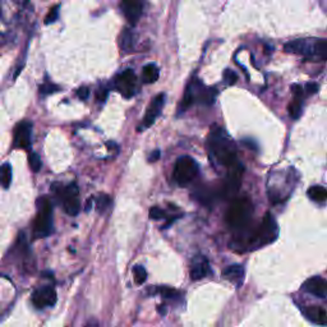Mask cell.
Wrapping results in <instances>:
<instances>
[{"label": "cell", "mask_w": 327, "mask_h": 327, "mask_svg": "<svg viewBox=\"0 0 327 327\" xmlns=\"http://www.w3.org/2000/svg\"><path fill=\"white\" fill-rule=\"evenodd\" d=\"M208 148L212 157H215V160L226 169L238 162L235 146L221 128H216L211 132L208 137Z\"/></svg>", "instance_id": "obj_1"}, {"label": "cell", "mask_w": 327, "mask_h": 327, "mask_svg": "<svg viewBox=\"0 0 327 327\" xmlns=\"http://www.w3.org/2000/svg\"><path fill=\"white\" fill-rule=\"evenodd\" d=\"M253 211L255 207L250 198H235L226 211V223L234 230H241L250 224Z\"/></svg>", "instance_id": "obj_2"}, {"label": "cell", "mask_w": 327, "mask_h": 327, "mask_svg": "<svg viewBox=\"0 0 327 327\" xmlns=\"http://www.w3.org/2000/svg\"><path fill=\"white\" fill-rule=\"evenodd\" d=\"M278 224H276L272 215L268 212L266 213L263 220L258 225V228L251 235L250 243L252 244L253 248L261 247V246H267V244L274 243L278 239Z\"/></svg>", "instance_id": "obj_3"}, {"label": "cell", "mask_w": 327, "mask_h": 327, "mask_svg": "<svg viewBox=\"0 0 327 327\" xmlns=\"http://www.w3.org/2000/svg\"><path fill=\"white\" fill-rule=\"evenodd\" d=\"M52 230V206L46 197L37 200V217L34 224V234L37 238L49 236Z\"/></svg>", "instance_id": "obj_4"}, {"label": "cell", "mask_w": 327, "mask_h": 327, "mask_svg": "<svg viewBox=\"0 0 327 327\" xmlns=\"http://www.w3.org/2000/svg\"><path fill=\"white\" fill-rule=\"evenodd\" d=\"M198 164L190 156H182L178 158L174 168V179L182 187L189 184L198 175Z\"/></svg>", "instance_id": "obj_5"}, {"label": "cell", "mask_w": 327, "mask_h": 327, "mask_svg": "<svg viewBox=\"0 0 327 327\" xmlns=\"http://www.w3.org/2000/svg\"><path fill=\"white\" fill-rule=\"evenodd\" d=\"M244 167L240 162L234 164L233 167L228 168V175L225 179V185H224V196L225 197H233L236 195L241 184V179H243Z\"/></svg>", "instance_id": "obj_6"}, {"label": "cell", "mask_w": 327, "mask_h": 327, "mask_svg": "<svg viewBox=\"0 0 327 327\" xmlns=\"http://www.w3.org/2000/svg\"><path fill=\"white\" fill-rule=\"evenodd\" d=\"M135 80L137 78L134 72L132 69H125L117 77L115 86L125 99H130L135 94Z\"/></svg>", "instance_id": "obj_7"}, {"label": "cell", "mask_w": 327, "mask_h": 327, "mask_svg": "<svg viewBox=\"0 0 327 327\" xmlns=\"http://www.w3.org/2000/svg\"><path fill=\"white\" fill-rule=\"evenodd\" d=\"M32 303L39 309L52 307L57 303V291L51 286H41L32 294Z\"/></svg>", "instance_id": "obj_8"}, {"label": "cell", "mask_w": 327, "mask_h": 327, "mask_svg": "<svg viewBox=\"0 0 327 327\" xmlns=\"http://www.w3.org/2000/svg\"><path fill=\"white\" fill-rule=\"evenodd\" d=\"M32 124L31 122H21L14 129V147L29 150L31 147Z\"/></svg>", "instance_id": "obj_9"}, {"label": "cell", "mask_w": 327, "mask_h": 327, "mask_svg": "<svg viewBox=\"0 0 327 327\" xmlns=\"http://www.w3.org/2000/svg\"><path fill=\"white\" fill-rule=\"evenodd\" d=\"M120 9L130 24H135L143 12V0H122Z\"/></svg>", "instance_id": "obj_10"}, {"label": "cell", "mask_w": 327, "mask_h": 327, "mask_svg": "<svg viewBox=\"0 0 327 327\" xmlns=\"http://www.w3.org/2000/svg\"><path fill=\"white\" fill-rule=\"evenodd\" d=\"M313 41L314 39H298L289 41L284 45V50L290 54L303 55L307 59L311 60L312 50H313Z\"/></svg>", "instance_id": "obj_11"}, {"label": "cell", "mask_w": 327, "mask_h": 327, "mask_svg": "<svg viewBox=\"0 0 327 327\" xmlns=\"http://www.w3.org/2000/svg\"><path fill=\"white\" fill-rule=\"evenodd\" d=\"M165 100H167L165 94L157 95V96L152 100L151 105L148 106L147 112H146L145 118H143V128L151 127V125L155 123V120L157 119V117L161 114V112H162V107L164 105H165Z\"/></svg>", "instance_id": "obj_12"}, {"label": "cell", "mask_w": 327, "mask_h": 327, "mask_svg": "<svg viewBox=\"0 0 327 327\" xmlns=\"http://www.w3.org/2000/svg\"><path fill=\"white\" fill-rule=\"evenodd\" d=\"M304 290L307 293L312 294L314 296H318V298H324L327 296V280L323 278H319V276H314V278L308 279V280L304 283Z\"/></svg>", "instance_id": "obj_13"}, {"label": "cell", "mask_w": 327, "mask_h": 327, "mask_svg": "<svg viewBox=\"0 0 327 327\" xmlns=\"http://www.w3.org/2000/svg\"><path fill=\"white\" fill-rule=\"evenodd\" d=\"M208 272H210V265H208L207 260L205 257H198L193 262L192 267H190V278H192V280H201V279L206 278Z\"/></svg>", "instance_id": "obj_14"}, {"label": "cell", "mask_w": 327, "mask_h": 327, "mask_svg": "<svg viewBox=\"0 0 327 327\" xmlns=\"http://www.w3.org/2000/svg\"><path fill=\"white\" fill-rule=\"evenodd\" d=\"M304 314H306L307 318L311 322H313V323L327 326V312L324 311L323 308H321V307H308V308L304 311Z\"/></svg>", "instance_id": "obj_15"}, {"label": "cell", "mask_w": 327, "mask_h": 327, "mask_svg": "<svg viewBox=\"0 0 327 327\" xmlns=\"http://www.w3.org/2000/svg\"><path fill=\"white\" fill-rule=\"evenodd\" d=\"M223 276L226 280L240 285L244 279V267L241 265H230L223 271Z\"/></svg>", "instance_id": "obj_16"}, {"label": "cell", "mask_w": 327, "mask_h": 327, "mask_svg": "<svg viewBox=\"0 0 327 327\" xmlns=\"http://www.w3.org/2000/svg\"><path fill=\"white\" fill-rule=\"evenodd\" d=\"M311 60H327V41L323 39H314Z\"/></svg>", "instance_id": "obj_17"}, {"label": "cell", "mask_w": 327, "mask_h": 327, "mask_svg": "<svg viewBox=\"0 0 327 327\" xmlns=\"http://www.w3.org/2000/svg\"><path fill=\"white\" fill-rule=\"evenodd\" d=\"M158 75H160V72L155 64H147L143 67L142 80L145 84H155L158 79Z\"/></svg>", "instance_id": "obj_18"}, {"label": "cell", "mask_w": 327, "mask_h": 327, "mask_svg": "<svg viewBox=\"0 0 327 327\" xmlns=\"http://www.w3.org/2000/svg\"><path fill=\"white\" fill-rule=\"evenodd\" d=\"M307 195L313 202L322 203L327 201V189L322 185H313V187H311L307 190Z\"/></svg>", "instance_id": "obj_19"}, {"label": "cell", "mask_w": 327, "mask_h": 327, "mask_svg": "<svg viewBox=\"0 0 327 327\" xmlns=\"http://www.w3.org/2000/svg\"><path fill=\"white\" fill-rule=\"evenodd\" d=\"M63 205H64V211L70 216H77L80 211V203L78 197H69L64 198L62 201Z\"/></svg>", "instance_id": "obj_20"}, {"label": "cell", "mask_w": 327, "mask_h": 327, "mask_svg": "<svg viewBox=\"0 0 327 327\" xmlns=\"http://www.w3.org/2000/svg\"><path fill=\"white\" fill-rule=\"evenodd\" d=\"M133 44H134V37H133L132 31L128 29L123 30L122 35L119 37V45L122 47V50H124V51H132Z\"/></svg>", "instance_id": "obj_21"}, {"label": "cell", "mask_w": 327, "mask_h": 327, "mask_svg": "<svg viewBox=\"0 0 327 327\" xmlns=\"http://www.w3.org/2000/svg\"><path fill=\"white\" fill-rule=\"evenodd\" d=\"M302 109H303V96H294L293 101L289 104V114L293 119H296V118L301 117Z\"/></svg>", "instance_id": "obj_22"}, {"label": "cell", "mask_w": 327, "mask_h": 327, "mask_svg": "<svg viewBox=\"0 0 327 327\" xmlns=\"http://www.w3.org/2000/svg\"><path fill=\"white\" fill-rule=\"evenodd\" d=\"M12 183V167L9 164H4L0 167V185L9 188Z\"/></svg>", "instance_id": "obj_23"}, {"label": "cell", "mask_w": 327, "mask_h": 327, "mask_svg": "<svg viewBox=\"0 0 327 327\" xmlns=\"http://www.w3.org/2000/svg\"><path fill=\"white\" fill-rule=\"evenodd\" d=\"M133 278H134L135 284L142 285V284H145V281L147 280V271H146V268L143 267V266H134V268H133Z\"/></svg>", "instance_id": "obj_24"}, {"label": "cell", "mask_w": 327, "mask_h": 327, "mask_svg": "<svg viewBox=\"0 0 327 327\" xmlns=\"http://www.w3.org/2000/svg\"><path fill=\"white\" fill-rule=\"evenodd\" d=\"M29 164H30V168H31L32 172H35V173L40 172V169H41V167H42V162H41V157H40L39 153L35 152V151H31V152L29 153Z\"/></svg>", "instance_id": "obj_25"}, {"label": "cell", "mask_w": 327, "mask_h": 327, "mask_svg": "<svg viewBox=\"0 0 327 327\" xmlns=\"http://www.w3.org/2000/svg\"><path fill=\"white\" fill-rule=\"evenodd\" d=\"M110 205H112V198H110L107 195H100L99 197L96 198L97 210H99L101 213L105 212V211L110 207Z\"/></svg>", "instance_id": "obj_26"}, {"label": "cell", "mask_w": 327, "mask_h": 327, "mask_svg": "<svg viewBox=\"0 0 327 327\" xmlns=\"http://www.w3.org/2000/svg\"><path fill=\"white\" fill-rule=\"evenodd\" d=\"M58 17H59V6H55L52 7V8L49 11V13H47L46 18H45V23L46 24L54 23V22L58 19Z\"/></svg>", "instance_id": "obj_27"}, {"label": "cell", "mask_w": 327, "mask_h": 327, "mask_svg": "<svg viewBox=\"0 0 327 327\" xmlns=\"http://www.w3.org/2000/svg\"><path fill=\"white\" fill-rule=\"evenodd\" d=\"M224 79H225V82L229 86H233L236 82V79H238V77H236L235 72H233L231 69H226L225 72H224Z\"/></svg>", "instance_id": "obj_28"}, {"label": "cell", "mask_w": 327, "mask_h": 327, "mask_svg": "<svg viewBox=\"0 0 327 327\" xmlns=\"http://www.w3.org/2000/svg\"><path fill=\"white\" fill-rule=\"evenodd\" d=\"M150 217L152 220H161V219L165 217V211L158 207H152L150 210Z\"/></svg>", "instance_id": "obj_29"}, {"label": "cell", "mask_w": 327, "mask_h": 327, "mask_svg": "<svg viewBox=\"0 0 327 327\" xmlns=\"http://www.w3.org/2000/svg\"><path fill=\"white\" fill-rule=\"evenodd\" d=\"M58 90H59V87L55 86V85H51V84H45L44 86L40 87V92H41L42 95L54 94V92L58 91Z\"/></svg>", "instance_id": "obj_30"}, {"label": "cell", "mask_w": 327, "mask_h": 327, "mask_svg": "<svg viewBox=\"0 0 327 327\" xmlns=\"http://www.w3.org/2000/svg\"><path fill=\"white\" fill-rule=\"evenodd\" d=\"M75 94H77L78 99L82 100V101H85V100L89 99L90 90L87 89V87H80V89L77 90V92H75Z\"/></svg>", "instance_id": "obj_31"}, {"label": "cell", "mask_w": 327, "mask_h": 327, "mask_svg": "<svg viewBox=\"0 0 327 327\" xmlns=\"http://www.w3.org/2000/svg\"><path fill=\"white\" fill-rule=\"evenodd\" d=\"M318 91V86L316 84H307L304 86V94L307 92V95H313Z\"/></svg>", "instance_id": "obj_32"}, {"label": "cell", "mask_w": 327, "mask_h": 327, "mask_svg": "<svg viewBox=\"0 0 327 327\" xmlns=\"http://www.w3.org/2000/svg\"><path fill=\"white\" fill-rule=\"evenodd\" d=\"M161 294H162L164 296H167V298H175V296L178 295V293L175 290H173V289H168V288H162L160 289Z\"/></svg>", "instance_id": "obj_33"}, {"label": "cell", "mask_w": 327, "mask_h": 327, "mask_svg": "<svg viewBox=\"0 0 327 327\" xmlns=\"http://www.w3.org/2000/svg\"><path fill=\"white\" fill-rule=\"evenodd\" d=\"M107 90L106 89H100L99 92L96 94V99L99 100L100 102H105L107 99Z\"/></svg>", "instance_id": "obj_34"}, {"label": "cell", "mask_w": 327, "mask_h": 327, "mask_svg": "<svg viewBox=\"0 0 327 327\" xmlns=\"http://www.w3.org/2000/svg\"><path fill=\"white\" fill-rule=\"evenodd\" d=\"M160 153H161L160 150H155L152 153H151L150 157H148V161H150V162H155V161H157L161 156Z\"/></svg>", "instance_id": "obj_35"}, {"label": "cell", "mask_w": 327, "mask_h": 327, "mask_svg": "<svg viewBox=\"0 0 327 327\" xmlns=\"http://www.w3.org/2000/svg\"><path fill=\"white\" fill-rule=\"evenodd\" d=\"M91 208H92V200H89L86 202V207H85V210H86L87 212V211H91Z\"/></svg>", "instance_id": "obj_36"}, {"label": "cell", "mask_w": 327, "mask_h": 327, "mask_svg": "<svg viewBox=\"0 0 327 327\" xmlns=\"http://www.w3.org/2000/svg\"><path fill=\"white\" fill-rule=\"evenodd\" d=\"M106 146H107V147H109V148H117V146H115L114 142H107Z\"/></svg>", "instance_id": "obj_37"}]
</instances>
